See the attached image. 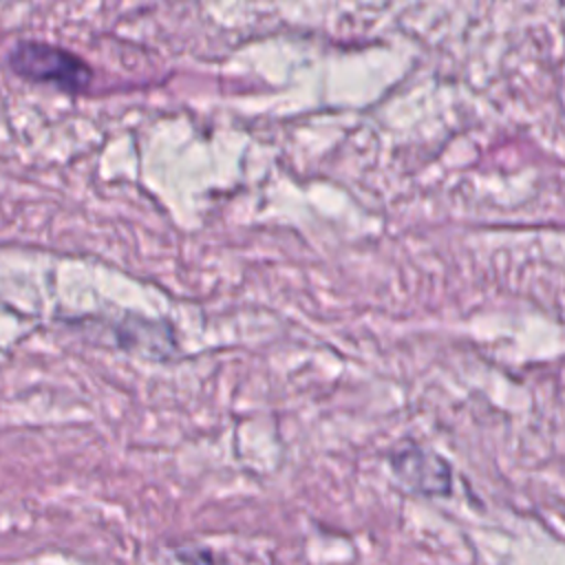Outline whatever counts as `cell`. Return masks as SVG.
Masks as SVG:
<instances>
[{
    "label": "cell",
    "mask_w": 565,
    "mask_h": 565,
    "mask_svg": "<svg viewBox=\"0 0 565 565\" xmlns=\"http://www.w3.org/2000/svg\"><path fill=\"white\" fill-rule=\"evenodd\" d=\"M7 62L18 77L53 84L66 93H82L93 82V68L84 57L42 40L15 42L7 53Z\"/></svg>",
    "instance_id": "obj_1"
},
{
    "label": "cell",
    "mask_w": 565,
    "mask_h": 565,
    "mask_svg": "<svg viewBox=\"0 0 565 565\" xmlns=\"http://www.w3.org/2000/svg\"><path fill=\"white\" fill-rule=\"evenodd\" d=\"M393 470L415 490L426 494H441L450 490V468L448 463L428 450L408 446L393 455Z\"/></svg>",
    "instance_id": "obj_2"
}]
</instances>
